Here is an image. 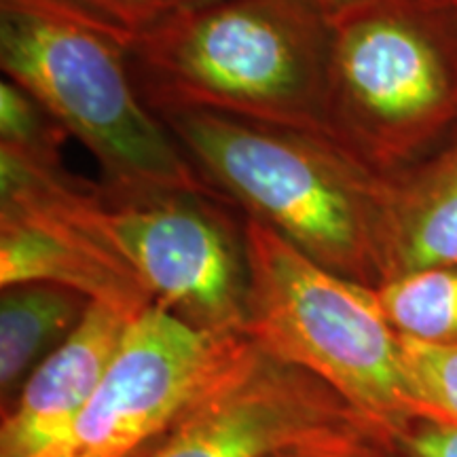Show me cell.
<instances>
[{"label":"cell","instance_id":"6da1fadb","mask_svg":"<svg viewBox=\"0 0 457 457\" xmlns=\"http://www.w3.org/2000/svg\"><path fill=\"white\" fill-rule=\"evenodd\" d=\"M328 37L305 0H210L165 13L128 60L157 117L210 111L322 136Z\"/></svg>","mask_w":457,"mask_h":457},{"label":"cell","instance_id":"7a4b0ae2","mask_svg":"<svg viewBox=\"0 0 457 457\" xmlns=\"http://www.w3.org/2000/svg\"><path fill=\"white\" fill-rule=\"evenodd\" d=\"M159 119L212 191L327 270L377 288L379 176L324 136L210 111Z\"/></svg>","mask_w":457,"mask_h":457},{"label":"cell","instance_id":"3957f363","mask_svg":"<svg viewBox=\"0 0 457 457\" xmlns=\"http://www.w3.org/2000/svg\"><path fill=\"white\" fill-rule=\"evenodd\" d=\"M322 136L386 179L457 128L455 0H352L328 17Z\"/></svg>","mask_w":457,"mask_h":457},{"label":"cell","instance_id":"277c9868","mask_svg":"<svg viewBox=\"0 0 457 457\" xmlns=\"http://www.w3.org/2000/svg\"><path fill=\"white\" fill-rule=\"evenodd\" d=\"M0 66L87 148L112 191H212L142 100L128 43L55 0H0Z\"/></svg>","mask_w":457,"mask_h":457},{"label":"cell","instance_id":"5b68a950","mask_svg":"<svg viewBox=\"0 0 457 457\" xmlns=\"http://www.w3.org/2000/svg\"><path fill=\"white\" fill-rule=\"evenodd\" d=\"M245 245L244 335L327 381L394 441L417 407L377 288L327 270L259 220L245 219Z\"/></svg>","mask_w":457,"mask_h":457},{"label":"cell","instance_id":"8992f818","mask_svg":"<svg viewBox=\"0 0 457 457\" xmlns=\"http://www.w3.org/2000/svg\"><path fill=\"white\" fill-rule=\"evenodd\" d=\"M104 236L153 303L188 327L244 335L248 305L245 216L220 195L98 185Z\"/></svg>","mask_w":457,"mask_h":457},{"label":"cell","instance_id":"52a82bcc","mask_svg":"<svg viewBox=\"0 0 457 457\" xmlns=\"http://www.w3.org/2000/svg\"><path fill=\"white\" fill-rule=\"evenodd\" d=\"M360 426L377 428L327 381L245 337L214 379L131 457H270Z\"/></svg>","mask_w":457,"mask_h":457},{"label":"cell","instance_id":"ba28073f","mask_svg":"<svg viewBox=\"0 0 457 457\" xmlns=\"http://www.w3.org/2000/svg\"><path fill=\"white\" fill-rule=\"evenodd\" d=\"M17 282L62 284L131 313L153 305L102 231L96 185L0 148V286Z\"/></svg>","mask_w":457,"mask_h":457},{"label":"cell","instance_id":"9c48e42d","mask_svg":"<svg viewBox=\"0 0 457 457\" xmlns=\"http://www.w3.org/2000/svg\"><path fill=\"white\" fill-rule=\"evenodd\" d=\"M245 335L193 328L153 303L131 324L98 392L38 457H131L236 356Z\"/></svg>","mask_w":457,"mask_h":457},{"label":"cell","instance_id":"30bf717a","mask_svg":"<svg viewBox=\"0 0 457 457\" xmlns=\"http://www.w3.org/2000/svg\"><path fill=\"white\" fill-rule=\"evenodd\" d=\"M138 316L91 303L81 324L3 411L0 457H38L64 436L106 379Z\"/></svg>","mask_w":457,"mask_h":457},{"label":"cell","instance_id":"8fae6325","mask_svg":"<svg viewBox=\"0 0 457 457\" xmlns=\"http://www.w3.org/2000/svg\"><path fill=\"white\" fill-rule=\"evenodd\" d=\"M377 261L381 284L457 261V128L420 162L381 179Z\"/></svg>","mask_w":457,"mask_h":457},{"label":"cell","instance_id":"7c38bea8","mask_svg":"<svg viewBox=\"0 0 457 457\" xmlns=\"http://www.w3.org/2000/svg\"><path fill=\"white\" fill-rule=\"evenodd\" d=\"M87 295L51 282L0 286V404L9 407L30 375L81 324Z\"/></svg>","mask_w":457,"mask_h":457},{"label":"cell","instance_id":"4fadbf2b","mask_svg":"<svg viewBox=\"0 0 457 457\" xmlns=\"http://www.w3.org/2000/svg\"><path fill=\"white\" fill-rule=\"evenodd\" d=\"M377 296L398 337L457 347V261L387 279Z\"/></svg>","mask_w":457,"mask_h":457},{"label":"cell","instance_id":"5bb4252c","mask_svg":"<svg viewBox=\"0 0 457 457\" xmlns=\"http://www.w3.org/2000/svg\"><path fill=\"white\" fill-rule=\"evenodd\" d=\"M68 131L20 85H0V148L37 162L62 163Z\"/></svg>","mask_w":457,"mask_h":457},{"label":"cell","instance_id":"9a60e30c","mask_svg":"<svg viewBox=\"0 0 457 457\" xmlns=\"http://www.w3.org/2000/svg\"><path fill=\"white\" fill-rule=\"evenodd\" d=\"M400 356L417 415L457 426V347L400 337Z\"/></svg>","mask_w":457,"mask_h":457},{"label":"cell","instance_id":"2e32d148","mask_svg":"<svg viewBox=\"0 0 457 457\" xmlns=\"http://www.w3.org/2000/svg\"><path fill=\"white\" fill-rule=\"evenodd\" d=\"M129 45L174 9L171 0H55Z\"/></svg>","mask_w":457,"mask_h":457},{"label":"cell","instance_id":"e0dca14e","mask_svg":"<svg viewBox=\"0 0 457 457\" xmlns=\"http://www.w3.org/2000/svg\"><path fill=\"white\" fill-rule=\"evenodd\" d=\"M270 457H396L392 438L377 428L360 426L330 432L284 447Z\"/></svg>","mask_w":457,"mask_h":457},{"label":"cell","instance_id":"ac0fdd59","mask_svg":"<svg viewBox=\"0 0 457 457\" xmlns=\"http://www.w3.org/2000/svg\"><path fill=\"white\" fill-rule=\"evenodd\" d=\"M396 457H457V426L417 415L392 441Z\"/></svg>","mask_w":457,"mask_h":457},{"label":"cell","instance_id":"d6986e66","mask_svg":"<svg viewBox=\"0 0 457 457\" xmlns=\"http://www.w3.org/2000/svg\"><path fill=\"white\" fill-rule=\"evenodd\" d=\"M307 4H312L313 9H318L320 13L330 17L333 13H337V11L345 7V4H350L352 0H305Z\"/></svg>","mask_w":457,"mask_h":457},{"label":"cell","instance_id":"ffe728a7","mask_svg":"<svg viewBox=\"0 0 457 457\" xmlns=\"http://www.w3.org/2000/svg\"><path fill=\"white\" fill-rule=\"evenodd\" d=\"M204 3H210V0H171L174 7H193V4H204Z\"/></svg>","mask_w":457,"mask_h":457},{"label":"cell","instance_id":"44dd1931","mask_svg":"<svg viewBox=\"0 0 457 457\" xmlns=\"http://www.w3.org/2000/svg\"><path fill=\"white\" fill-rule=\"evenodd\" d=\"M455 9H457V0H455Z\"/></svg>","mask_w":457,"mask_h":457}]
</instances>
